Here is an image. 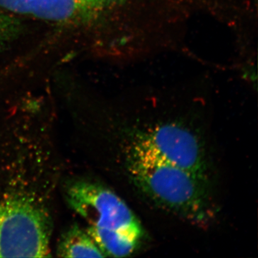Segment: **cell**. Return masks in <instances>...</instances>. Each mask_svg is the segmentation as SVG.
<instances>
[{"instance_id": "8992f818", "label": "cell", "mask_w": 258, "mask_h": 258, "mask_svg": "<svg viewBox=\"0 0 258 258\" xmlns=\"http://www.w3.org/2000/svg\"><path fill=\"white\" fill-rule=\"evenodd\" d=\"M61 257H105L87 230L74 225L61 236L57 249Z\"/></svg>"}, {"instance_id": "52a82bcc", "label": "cell", "mask_w": 258, "mask_h": 258, "mask_svg": "<svg viewBox=\"0 0 258 258\" xmlns=\"http://www.w3.org/2000/svg\"><path fill=\"white\" fill-rule=\"evenodd\" d=\"M87 232L106 257H123L130 255L138 247L141 240L118 231L98 230Z\"/></svg>"}, {"instance_id": "6da1fadb", "label": "cell", "mask_w": 258, "mask_h": 258, "mask_svg": "<svg viewBox=\"0 0 258 258\" xmlns=\"http://www.w3.org/2000/svg\"><path fill=\"white\" fill-rule=\"evenodd\" d=\"M125 163L134 185L157 206L197 225L212 218L208 186L161 159L136 136L126 148Z\"/></svg>"}, {"instance_id": "3957f363", "label": "cell", "mask_w": 258, "mask_h": 258, "mask_svg": "<svg viewBox=\"0 0 258 258\" xmlns=\"http://www.w3.org/2000/svg\"><path fill=\"white\" fill-rule=\"evenodd\" d=\"M70 207L88 222L87 231H118L142 239L144 230L128 205L111 190L86 180L71 183L66 191Z\"/></svg>"}, {"instance_id": "9c48e42d", "label": "cell", "mask_w": 258, "mask_h": 258, "mask_svg": "<svg viewBox=\"0 0 258 258\" xmlns=\"http://www.w3.org/2000/svg\"><path fill=\"white\" fill-rule=\"evenodd\" d=\"M101 1L102 2V3H103V4L106 5L107 3H108V2H109V0H101Z\"/></svg>"}, {"instance_id": "7a4b0ae2", "label": "cell", "mask_w": 258, "mask_h": 258, "mask_svg": "<svg viewBox=\"0 0 258 258\" xmlns=\"http://www.w3.org/2000/svg\"><path fill=\"white\" fill-rule=\"evenodd\" d=\"M50 217L30 199L0 203V257H50Z\"/></svg>"}, {"instance_id": "277c9868", "label": "cell", "mask_w": 258, "mask_h": 258, "mask_svg": "<svg viewBox=\"0 0 258 258\" xmlns=\"http://www.w3.org/2000/svg\"><path fill=\"white\" fill-rule=\"evenodd\" d=\"M136 137L161 159L186 171L208 186L205 149L189 129L175 123H166L139 132Z\"/></svg>"}, {"instance_id": "ba28073f", "label": "cell", "mask_w": 258, "mask_h": 258, "mask_svg": "<svg viewBox=\"0 0 258 258\" xmlns=\"http://www.w3.org/2000/svg\"><path fill=\"white\" fill-rule=\"evenodd\" d=\"M17 22L0 11V47L5 46L12 39L18 35Z\"/></svg>"}, {"instance_id": "5b68a950", "label": "cell", "mask_w": 258, "mask_h": 258, "mask_svg": "<svg viewBox=\"0 0 258 258\" xmlns=\"http://www.w3.org/2000/svg\"><path fill=\"white\" fill-rule=\"evenodd\" d=\"M104 6L101 0H0L8 11L57 23L89 18Z\"/></svg>"}]
</instances>
